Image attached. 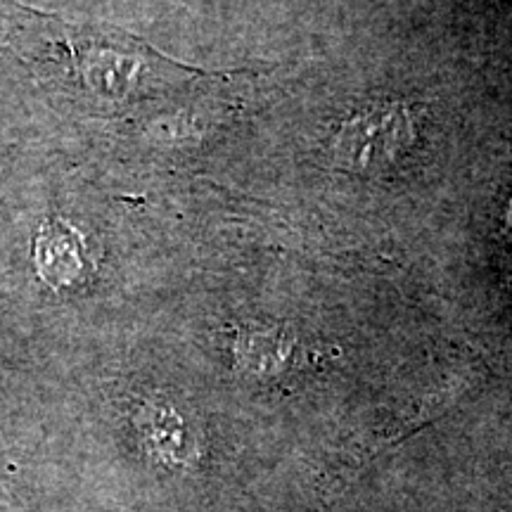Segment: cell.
Here are the masks:
<instances>
[{
    "label": "cell",
    "mask_w": 512,
    "mask_h": 512,
    "mask_svg": "<svg viewBox=\"0 0 512 512\" xmlns=\"http://www.w3.org/2000/svg\"><path fill=\"white\" fill-rule=\"evenodd\" d=\"M413 124L403 105H377L344 121L335 138V164L351 174H382L406 155Z\"/></svg>",
    "instance_id": "cell-1"
}]
</instances>
